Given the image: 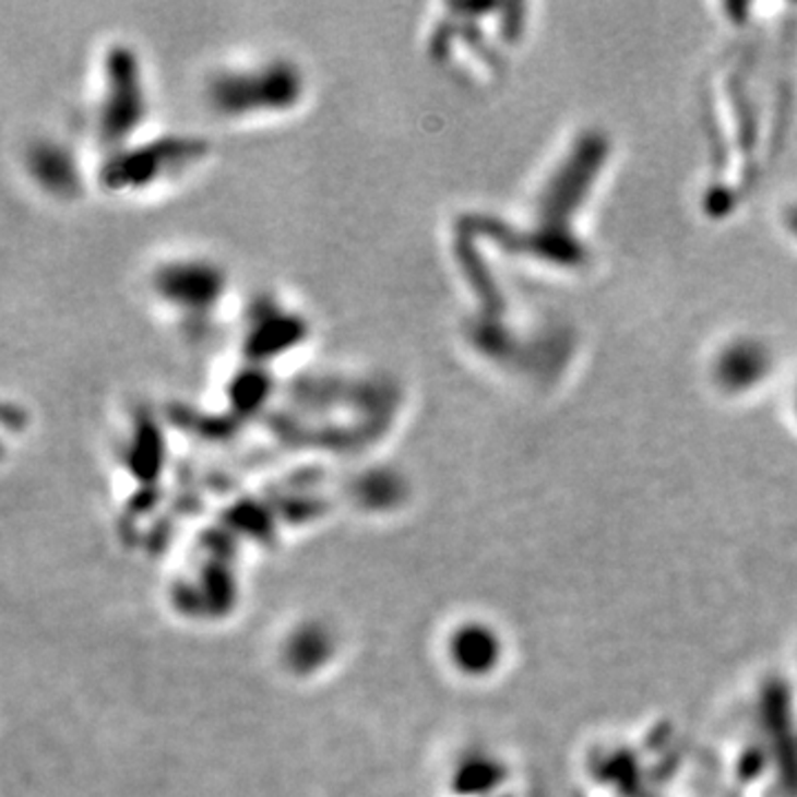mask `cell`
I'll list each match as a JSON object with an SVG mask.
<instances>
[{"label":"cell","mask_w":797,"mask_h":797,"mask_svg":"<svg viewBox=\"0 0 797 797\" xmlns=\"http://www.w3.org/2000/svg\"><path fill=\"white\" fill-rule=\"evenodd\" d=\"M717 370L729 385H749L764 374L766 357L753 344H738L723 355Z\"/></svg>","instance_id":"6da1fadb"},{"label":"cell","mask_w":797,"mask_h":797,"mask_svg":"<svg viewBox=\"0 0 797 797\" xmlns=\"http://www.w3.org/2000/svg\"><path fill=\"white\" fill-rule=\"evenodd\" d=\"M459 658L463 665L467 667H478L484 669L495 661V641L492 635L484 633V631H474V633H463V638L459 641V650H456Z\"/></svg>","instance_id":"7a4b0ae2"}]
</instances>
